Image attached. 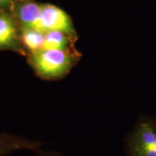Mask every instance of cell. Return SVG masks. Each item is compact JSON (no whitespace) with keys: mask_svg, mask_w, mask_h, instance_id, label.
I'll list each match as a JSON object with an SVG mask.
<instances>
[{"mask_svg":"<svg viewBox=\"0 0 156 156\" xmlns=\"http://www.w3.org/2000/svg\"><path fill=\"white\" fill-rule=\"evenodd\" d=\"M80 56L70 49L41 50L34 54L30 64L39 77L46 80L64 77L77 63Z\"/></svg>","mask_w":156,"mask_h":156,"instance_id":"cell-1","label":"cell"},{"mask_svg":"<svg viewBox=\"0 0 156 156\" xmlns=\"http://www.w3.org/2000/svg\"><path fill=\"white\" fill-rule=\"evenodd\" d=\"M23 41L29 50L36 53L41 50L44 41V35L39 31L24 28L23 32Z\"/></svg>","mask_w":156,"mask_h":156,"instance_id":"cell-8","label":"cell"},{"mask_svg":"<svg viewBox=\"0 0 156 156\" xmlns=\"http://www.w3.org/2000/svg\"><path fill=\"white\" fill-rule=\"evenodd\" d=\"M41 24L44 32L60 31L71 38L76 33L69 15L59 7L52 5L41 7Z\"/></svg>","mask_w":156,"mask_h":156,"instance_id":"cell-3","label":"cell"},{"mask_svg":"<svg viewBox=\"0 0 156 156\" xmlns=\"http://www.w3.org/2000/svg\"><path fill=\"white\" fill-rule=\"evenodd\" d=\"M127 156H156V116L144 115L125 138Z\"/></svg>","mask_w":156,"mask_h":156,"instance_id":"cell-2","label":"cell"},{"mask_svg":"<svg viewBox=\"0 0 156 156\" xmlns=\"http://www.w3.org/2000/svg\"><path fill=\"white\" fill-rule=\"evenodd\" d=\"M72 38L60 31H48L44 35V41L41 50L67 49Z\"/></svg>","mask_w":156,"mask_h":156,"instance_id":"cell-6","label":"cell"},{"mask_svg":"<svg viewBox=\"0 0 156 156\" xmlns=\"http://www.w3.org/2000/svg\"><path fill=\"white\" fill-rule=\"evenodd\" d=\"M16 32L12 20L5 16H0V47H6L13 44Z\"/></svg>","mask_w":156,"mask_h":156,"instance_id":"cell-7","label":"cell"},{"mask_svg":"<svg viewBox=\"0 0 156 156\" xmlns=\"http://www.w3.org/2000/svg\"><path fill=\"white\" fill-rule=\"evenodd\" d=\"M36 156H64L62 154L51 151H43L41 150H39L38 151L36 152Z\"/></svg>","mask_w":156,"mask_h":156,"instance_id":"cell-9","label":"cell"},{"mask_svg":"<svg viewBox=\"0 0 156 156\" xmlns=\"http://www.w3.org/2000/svg\"><path fill=\"white\" fill-rule=\"evenodd\" d=\"M11 1V0H0V5H2V4H5L8 2Z\"/></svg>","mask_w":156,"mask_h":156,"instance_id":"cell-10","label":"cell"},{"mask_svg":"<svg viewBox=\"0 0 156 156\" xmlns=\"http://www.w3.org/2000/svg\"><path fill=\"white\" fill-rule=\"evenodd\" d=\"M19 17L24 28L44 33L41 24V7L33 2L25 4L20 9Z\"/></svg>","mask_w":156,"mask_h":156,"instance_id":"cell-5","label":"cell"},{"mask_svg":"<svg viewBox=\"0 0 156 156\" xmlns=\"http://www.w3.org/2000/svg\"><path fill=\"white\" fill-rule=\"evenodd\" d=\"M41 146V142L37 140L8 132H0V156H7L23 150L37 152Z\"/></svg>","mask_w":156,"mask_h":156,"instance_id":"cell-4","label":"cell"}]
</instances>
